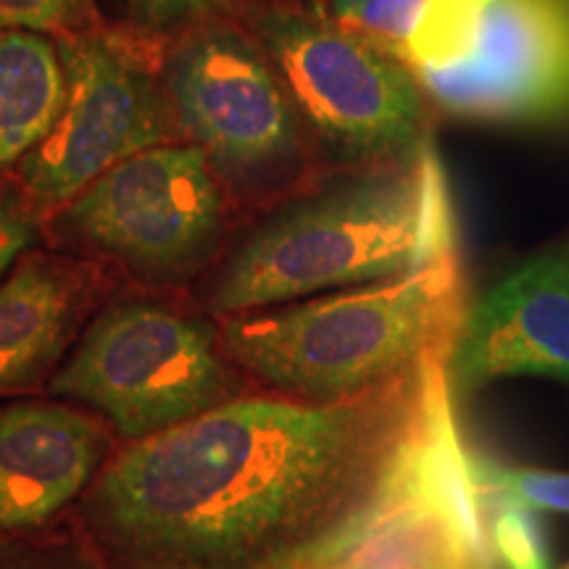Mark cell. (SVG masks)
<instances>
[{
    "mask_svg": "<svg viewBox=\"0 0 569 569\" xmlns=\"http://www.w3.org/2000/svg\"><path fill=\"white\" fill-rule=\"evenodd\" d=\"M448 365L346 401L219 403L119 453L92 528L142 569H303L372 501Z\"/></svg>",
    "mask_w": 569,
    "mask_h": 569,
    "instance_id": "obj_1",
    "label": "cell"
},
{
    "mask_svg": "<svg viewBox=\"0 0 569 569\" xmlns=\"http://www.w3.org/2000/svg\"><path fill=\"white\" fill-rule=\"evenodd\" d=\"M457 253L451 190L430 142L407 161L356 169L267 217L219 269L209 309L222 317L272 309L396 280Z\"/></svg>",
    "mask_w": 569,
    "mask_h": 569,
    "instance_id": "obj_2",
    "label": "cell"
},
{
    "mask_svg": "<svg viewBox=\"0 0 569 569\" xmlns=\"http://www.w3.org/2000/svg\"><path fill=\"white\" fill-rule=\"evenodd\" d=\"M459 253L396 280L227 317L238 365L306 401H346L451 361L465 325Z\"/></svg>",
    "mask_w": 569,
    "mask_h": 569,
    "instance_id": "obj_3",
    "label": "cell"
},
{
    "mask_svg": "<svg viewBox=\"0 0 569 569\" xmlns=\"http://www.w3.org/2000/svg\"><path fill=\"white\" fill-rule=\"evenodd\" d=\"M251 30L330 159L365 169L430 146L427 96L403 61L296 6L259 9Z\"/></svg>",
    "mask_w": 569,
    "mask_h": 569,
    "instance_id": "obj_4",
    "label": "cell"
},
{
    "mask_svg": "<svg viewBox=\"0 0 569 569\" xmlns=\"http://www.w3.org/2000/svg\"><path fill=\"white\" fill-rule=\"evenodd\" d=\"M303 569H498L448 367L432 377L415 436L372 501Z\"/></svg>",
    "mask_w": 569,
    "mask_h": 569,
    "instance_id": "obj_5",
    "label": "cell"
},
{
    "mask_svg": "<svg viewBox=\"0 0 569 569\" xmlns=\"http://www.w3.org/2000/svg\"><path fill=\"white\" fill-rule=\"evenodd\" d=\"M230 388L209 327L151 301L117 303L92 319L51 382L56 396L98 409L130 440L206 415Z\"/></svg>",
    "mask_w": 569,
    "mask_h": 569,
    "instance_id": "obj_6",
    "label": "cell"
},
{
    "mask_svg": "<svg viewBox=\"0 0 569 569\" xmlns=\"http://www.w3.org/2000/svg\"><path fill=\"white\" fill-rule=\"evenodd\" d=\"M161 90L184 142L201 148L219 180L259 193L303 172L311 134L253 38L196 27L163 63Z\"/></svg>",
    "mask_w": 569,
    "mask_h": 569,
    "instance_id": "obj_7",
    "label": "cell"
},
{
    "mask_svg": "<svg viewBox=\"0 0 569 569\" xmlns=\"http://www.w3.org/2000/svg\"><path fill=\"white\" fill-rule=\"evenodd\" d=\"M61 219L71 238L138 277L177 282L217 251L222 180L193 142H163L90 182Z\"/></svg>",
    "mask_w": 569,
    "mask_h": 569,
    "instance_id": "obj_8",
    "label": "cell"
},
{
    "mask_svg": "<svg viewBox=\"0 0 569 569\" xmlns=\"http://www.w3.org/2000/svg\"><path fill=\"white\" fill-rule=\"evenodd\" d=\"M67 98L51 134L21 161L34 201L67 206L111 167L172 142L177 130L161 84L106 40L63 42Z\"/></svg>",
    "mask_w": 569,
    "mask_h": 569,
    "instance_id": "obj_9",
    "label": "cell"
},
{
    "mask_svg": "<svg viewBox=\"0 0 569 569\" xmlns=\"http://www.w3.org/2000/svg\"><path fill=\"white\" fill-rule=\"evenodd\" d=\"M440 109L486 122L569 119V0H490L472 56L415 69Z\"/></svg>",
    "mask_w": 569,
    "mask_h": 569,
    "instance_id": "obj_10",
    "label": "cell"
},
{
    "mask_svg": "<svg viewBox=\"0 0 569 569\" xmlns=\"http://www.w3.org/2000/svg\"><path fill=\"white\" fill-rule=\"evenodd\" d=\"M517 375L569 382V246L511 272L461 325L448 365L451 386L478 390Z\"/></svg>",
    "mask_w": 569,
    "mask_h": 569,
    "instance_id": "obj_11",
    "label": "cell"
},
{
    "mask_svg": "<svg viewBox=\"0 0 569 569\" xmlns=\"http://www.w3.org/2000/svg\"><path fill=\"white\" fill-rule=\"evenodd\" d=\"M103 448L101 427L61 403L0 409V532L59 515L88 488Z\"/></svg>",
    "mask_w": 569,
    "mask_h": 569,
    "instance_id": "obj_12",
    "label": "cell"
},
{
    "mask_svg": "<svg viewBox=\"0 0 569 569\" xmlns=\"http://www.w3.org/2000/svg\"><path fill=\"white\" fill-rule=\"evenodd\" d=\"M88 306L74 267L27 259L0 282V393L34 386L51 372Z\"/></svg>",
    "mask_w": 569,
    "mask_h": 569,
    "instance_id": "obj_13",
    "label": "cell"
},
{
    "mask_svg": "<svg viewBox=\"0 0 569 569\" xmlns=\"http://www.w3.org/2000/svg\"><path fill=\"white\" fill-rule=\"evenodd\" d=\"M63 98L61 48L38 32H0V167L21 163L51 134Z\"/></svg>",
    "mask_w": 569,
    "mask_h": 569,
    "instance_id": "obj_14",
    "label": "cell"
},
{
    "mask_svg": "<svg viewBox=\"0 0 569 569\" xmlns=\"http://www.w3.org/2000/svg\"><path fill=\"white\" fill-rule=\"evenodd\" d=\"M486 6L482 0H425L409 40V69L451 67L472 56Z\"/></svg>",
    "mask_w": 569,
    "mask_h": 569,
    "instance_id": "obj_15",
    "label": "cell"
},
{
    "mask_svg": "<svg viewBox=\"0 0 569 569\" xmlns=\"http://www.w3.org/2000/svg\"><path fill=\"white\" fill-rule=\"evenodd\" d=\"M311 11L407 63L409 40L425 0H309ZM409 67V63H407Z\"/></svg>",
    "mask_w": 569,
    "mask_h": 569,
    "instance_id": "obj_16",
    "label": "cell"
},
{
    "mask_svg": "<svg viewBox=\"0 0 569 569\" xmlns=\"http://www.w3.org/2000/svg\"><path fill=\"white\" fill-rule=\"evenodd\" d=\"M475 472L482 496L507 498L528 509L561 511L569 515V472H549V469L507 467L486 457H475Z\"/></svg>",
    "mask_w": 569,
    "mask_h": 569,
    "instance_id": "obj_17",
    "label": "cell"
},
{
    "mask_svg": "<svg viewBox=\"0 0 569 569\" xmlns=\"http://www.w3.org/2000/svg\"><path fill=\"white\" fill-rule=\"evenodd\" d=\"M488 536L507 569H549V549L538 517L522 503L488 498Z\"/></svg>",
    "mask_w": 569,
    "mask_h": 569,
    "instance_id": "obj_18",
    "label": "cell"
},
{
    "mask_svg": "<svg viewBox=\"0 0 569 569\" xmlns=\"http://www.w3.org/2000/svg\"><path fill=\"white\" fill-rule=\"evenodd\" d=\"M96 19L92 0H0V32L71 34Z\"/></svg>",
    "mask_w": 569,
    "mask_h": 569,
    "instance_id": "obj_19",
    "label": "cell"
},
{
    "mask_svg": "<svg viewBox=\"0 0 569 569\" xmlns=\"http://www.w3.org/2000/svg\"><path fill=\"white\" fill-rule=\"evenodd\" d=\"M224 0H124V9L140 30L169 34L201 27Z\"/></svg>",
    "mask_w": 569,
    "mask_h": 569,
    "instance_id": "obj_20",
    "label": "cell"
},
{
    "mask_svg": "<svg viewBox=\"0 0 569 569\" xmlns=\"http://www.w3.org/2000/svg\"><path fill=\"white\" fill-rule=\"evenodd\" d=\"M38 240V224L13 203H0V277Z\"/></svg>",
    "mask_w": 569,
    "mask_h": 569,
    "instance_id": "obj_21",
    "label": "cell"
},
{
    "mask_svg": "<svg viewBox=\"0 0 569 569\" xmlns=\"http://www.w3.org/2000/svg\"><path fill=\"white\" fill-rule=\"evenodd\" d=\"M482 3H490V0H482Z\"/></svg>",
    "mask_w": 569,
    "mask_h": 569,
    "instance_id": "obj_22",
    "label": "cell"
},
{
    "mask_svg": "<svg viewBox=\"0 0 569 569\" xmlns=\"http://www.w3.org/2000/svg\"><path fill=\"white\" fill-rule=\"evenodd\" d=\"M565 569H569V565H567V567H565Z\"/></svg>",
    "mask_w": 569,
    "mask_h": 569,
    "instance_id": "obj_23",
    "label": "cell"
}]
</instances>
